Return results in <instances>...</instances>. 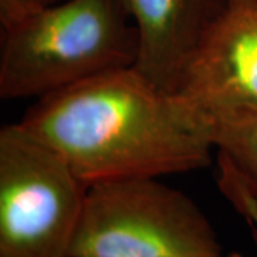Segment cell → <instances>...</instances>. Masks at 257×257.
Here are the masks:
<instances>
[{
  "label": "cell",
  "instance_id": "cell-2",
  "mask_svg": "<svg viewBox=\"0 0 257 257\" xmlns=\"http://www.w3.org/2000/svg\"><path fill=\"white\" fill-rule=\"evenodd\" d=\"M123 0H67L3 28L0 97H43L133 67L139 33Z\"/></svg>",
  "mask_w": 257,
  "mask_h": 257
},
{
  "label": "cell",
  "instance_id": "cell-6",
  "mask_svg": "<svg viewBox=\"0 0 257 257\" xmlns=\"http://www.w3.org/2000/svg\"><path fill=\"white\" fill-rule=\"evenodd\" d=\"M224 2L123 0L139 33L138 72L157 87L175 93Z\"/></svg>",
  "mask_w": 257,
  "mask_h": 257
},
{
  "label": "cell",
  "instance_id": "cell-4",
  "mask_svg": "<svg viewBox=\"0 0 257 257\" xmlns=\"http://www.w3.org/2000/svg\"><path fill=\"white\" fill-rule=\"evenodd\" d=\"M89 186L20 123L0 130V257H69Z\"/></svg>",
  "mask_w": 257,
  "mask_h": 257
},
{
  "label": "cell",
  "instance_id": "cell-3",
  "mask_svg": "<svg viewBox=\"0 0 257 257\" xmlns=\"http://www.w3.org/2000/svg\"><path fill=\"white\" fill-rule=\"evenodd\" d=\"M209 219L183 192L132 177L89 186L69 257H221Z\"/></svg>",
  "mask_w": 257,
  "mask_h": 257
},
{
  "label": "cell",
  "instance_id": "cell-1",
  "mask_svg": "<svg viewBox=\"0 0 257 257\" xmlns=\"http://www.w3.org/2000/svg\"><path fill=\"white\" fill-rule=\"evenodd\" d=\"M19 123L56 149L87 186L202 169L216 149L210 119L135 66L43 96Z\"/></svg>",
  "mask_w": 257,
  "mask_h": 257
},
{
  "label": "cell",
  "instance_id": "cell-7",
  "mask_svg": "<svg viewBox=\"0 0 257 257\" xmlns=\"http://www.w3.org/2000/svg\"><path fill=\"white\" fill-rule=\"evenodd\" d=\"M219 163L234 173L257 202V111L213 121Z\"/></svg>",
  "mask_w": 257,
  "mask_h": 257
},
{
  "label": "cell",
  "instance_id": "cell-8",
  "mask_svg": "<svg viewBox=\"0 0 257 257\" xmlns=\"http://www.w3.org/2000/svg\"><path fill=\"white\" fill-rule=\"evenodd\" d=\"M62 0H0V22L2 28L9 26L20 19L42 10L47 6H53Z\"/></svg>",
  "mask_w": 257,
  "mask_h": 257
},
{
  "label": "cell",
  "instance_id": "cell-5",
  "mask_svg": "<svg viewBox=\"0 0 257 257\" xmlns=\"http://www.w3.org/2000/svg\"><path fill=\"white\" fill-rule=\"evenodd\" d=\"M175 93L210 121L257 111V0H226Z\"/></svg>",
  "mask_w": 257,
  "mask_h": 257
},
{
  "label": "cell",
  "instance_id": "cell-10",
  "mask_svg": "<svg viewBox=\"0 0 257 257\" xmlns=\"http://www.w3.org/2000/svg\"><path fill=\"white\" fill-rule=\"evenodd\" d=\"M223 257V256H221ZM227 257H241V254H239V253H231V254H229Z\"/></svg>",
  "mask_w": 257,
  "mask_h": 257
},
{
  "label": "cell",
  "instance_id": "cell-9",
  "mask_svg": "<svg viewBox=\"0 0 257 257\" xmlns=\"http://www.w3.org/2000/svg\"><path fill=\"white\" fill-rule=\"evenodd\" d=\"M239 211L248 220L257 241V202L253 199H246L241 203Z\"/></svg>",
  "mask_w": 257,
  "mask_h": 257
}]
</instances>
